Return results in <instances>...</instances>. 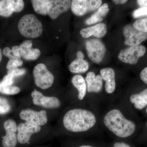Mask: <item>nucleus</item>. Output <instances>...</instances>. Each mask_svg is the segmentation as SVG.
Wrapping results in <instances>:
<instances>
[{
  "mask_svg": "<svg viewBox=\"0 0 147 147\" xmlns=\"http://www.w3.org/2000/svg\"><path fill=\"white\" fill-rule=\"evenodd\" d=\"M94 114L89 110L81 108L71 109L63 116V126L69 131L84 132L92 128L96 123Z\"/></svg>",
  "mask_w": 147,
  "mask_h": 147,
  "instance_id": "f257e3e1",
  "label": "nucleus"
},
{
  "mask_svg": "<svg viewBox=\"0 0 147 147\" xmlns=\"http://www.w3.org/2000/svg\"><path fill=\"white\" fill-rule=\"evenodd\" d=\"M103 121L110 131L121 138L129 137L136 129L134 123L125 118L121 112L117 109L110 110L107 113Z\"/></svg>",
  "mask_w": 147,
  "mask_h": 147,
  "instance_id": "f03ea898",
  "label": "nucleus"
},
{
  "mask_svg": "<svg viewBox=\"0 0 147 147\" xmlns=\"http://www.w3.org/2000/svg\"><path fill=\"white\" fill-rule=\"evenodd\" d=\"M18 28L20 34L28 38L38 37L43 31L42 24L33 14H26L23 16L18 22Z\"/></svg>",
  "mask_w": 147,
  "mask_h": 147,
  "instance_id": "7ed1b4c3",
  "label": "nucleus"
},
{
  "mask_svg": "<svg viewBox=\"0 0 147 147\" xmlns=\"http://www.w3.org/2000/svg\"><path fill=\"white\" fill-rule=\"evenodd\" d=\"M34 82L37 86L45 90L50 88L54 82L53 74L47 69L45 65L39 63L35 67L33 70Z\"/></svg>",
  "mask_w": 147,
  "mask_h": 147,
  "instance_id": "20e7f679",
  "label": "nucleus"
},
{
  "mask_svg": "<svg viewBox=\"0 0 147 147\" xmlns=\"http://www.w3.org/2000/svg\"><path fill=\"white\" fill-rule=\"evenodd\" d=\"M86 49L90 59L95 63L102 61L106 52L104 44L98 39L89 40L86 42Z\"/></svg>",
  "mask_w": 147,
  "mask_h": 147,
  "instance_id": "39448f33",
  "label": "nucleus"
},
{
  "mask_svg": "<svg viewBox=\"0 0 147 147\" xmlns=\"http://www.w3.org/2000/svg\"><path fill=\"white\" fill-rule=\"evenodd\" d=\"M21 119L37 126L46 124L48 121L47 113L45 110L36 111L30 108L23 109L19 114Z\"/></svg>",
  "mask_w": 147,
  "mask_h": 147,
  "instance_id": "423d86ee",
  "label": "nucleus"
},
{
  "mask_svg": "<svg viewBox=\"0 0 147 147\" xmlns=\"http://www.w3.org/2000/svg\"><path fill=\"white\" fill-rule=\"evenodd\" d=\"M146 52V48L143 45L130 46L121 50L119 53V59L125 63L131 65L138 62L139 58L143 57Z\"/></svg>",
  "mask_w": 147,
  "mask_h": 147,
  "instance_id": "0eeeda50",
  "label": "nucleus"
},
{
  "mask_svg": "<svg viewBox=\"0 0 147 147\" xmlns=\"http://www.w3.org/2000/svg\"><path fill=\"white\" fill-rule=\"evenodd\" d=\"M102 3L100 0H73L71 1V8L75 15L82 16L99 8Z\"/></svg>",
  "mask_w": 147,
  "mask_h": 147,
  "instance_id": "6e6552de",
  "label": "nucleus"
},
{
  "mask_svg": "<svg viewBox=\"0 0 147 147\" xmlns=\"http://www.w3.org/2000/svg\"><path fill=\"white\" fill-rule=\"evenodd\" d=\"M3 127L5 135L2 137V144L3 147H16L18 142L17 125L16 121L9 119L5 121Z\"/></svg>",
  "mask_w": 147,
  "mask_h": 147,
  "instance_id": "1a4fd4ad",
  "label": "nucleus"
},
{
  "mask_svg": "<svg viewBox=\"0 0 147 147\" xmlns=\"http://www.w3.org/2000/svg\"><path fill=\"white\" fill-rule=\"evenodd\" d=\"M71 3L69 0H47V15L51 19H57L61 14L69 9Z\"/></svg>",
  "mask_w": 147,
  "mask_h": 147,
  "instance_id": "9d476101",
  "label": "nucleus"
},
{
  "mask_svg": "<svg viewBox=\"0 0 147 147\" xmlns=\"http://www.w3.org/2000/svg\"><path fill=\"white\" fill-rule=\"evenodd\" d=\"M123 34L125 44L129 46L139 45L147 39V33L137 30L131 25H126L124 27Z\"/></svg>",
  "mask_w": 147,
  "mask_h": 147,
  "instance_id": "9b49d317",
  "label": "nucleus"
},
{
  "mask_svg": "<svg viewBox=\"0 0 147 147\" xmlns=\"http://www.w3.org/2000/svg\"><path fill=\"white\" fill-rule=\"evenodd\" d=\"M32 102L35 105H39L48 109L59 108L61 102L59 98L55 96H46L36 90L32 92Z\"/></svg>",
  "mask_w": 147,
  "mask_h": 147,
  "instance_id": "f8f14e48",
  "label": "nucleus"
},
{
  "mask_svg": "<svg viewBox=\"0 0 147 147\" xmlns=\"http://www.w3.org/2000/svg\"><path fill=\"white\" fill-rule=\"evenodd\" d=\"M41 127L25 122L17 125L18 142L22 144H28L33 134L39 132Z\"/></svg>",
  "mask_w": 147,
  "mask_h": 147,
  "instance_id": "ddd939ff",
  "label": "nucleus"
},
{
  "mask_svg": "<svg viewBox=\"0 0 147 147\" xmlns=\"http://www.w3.org/2000/svg\"><path fill=\"white\" fill-rule=\"evenodd\" d=\"M107 27L104 23H99L94 26L82 29L80 32V34L84 38H88L94 36L100 38L105 36L107 33Z\"/></svg>",
  "mask_w": 147,
  "mask_h": 147,
  "instance_id": "4468645a",
  "label": "nucleus"
},
{
  "mask_svg": "<svg viewBox=\"0 0 147 147\" xmlns=\"http://www.w3.org/2000/svg\"><path fill=\"white\" fill-rule=\"evenodd\" d=\"M32 42L31 40H26L20 45L21 57L27 60H35L40 55V51L37 48H32Z\"/></svg>",
  "mask_w": 147,
  "mask_h": 147,
  "instance_id": "2eb2a0df",
  "label": "nucleus"
},
{
  "mask_svg": "<svg viewBox=\"0 0 147 147\" xmlns=\"http://www.w3.org/2000/svg\"><path fill=\"white\" fill-rule=\"evenodd\" d=\"M100 76L105 82V89L108 94H112L115 90V74L111 67H105L100 71Z\"/></svg>",
  "mask_w": 147,
  "mask_h": 147,
  "instance_id": "dca6fc26",
  "label": "nucleus"
},
{
  "mask_svg": "<svg viewBox=\"0 0 147 147\" xmlns=\"http://www.w3.org/2000/svg\"><path fill=\"white\" fill-rule=\"evenodd\" d=\"M86 82L88 92L98 93L102 90L103 82L100 75L96 76L93 72L90 71L87 74Z\"/></svg>",
  "mask_w": 147,
  "mask_h": 147,
  "instance_id": "f3484780",
  "label": "nucleus"
},
{
  "mask_svg": "<svg viewBox=\"0 0 147 147\" xmlns=\"http://www.w3.org/2000/svg\"><path fill=\"white\" fill-rule=\"evenodd\" d=\"M109 11L108 4L107 3L103 4L98 9L96 12L93 14L90 17L87 19L86 21V24L90 25L101 22L108 13Z\"/></svg>",
  "mask_w": 147,
  "mask_h": 147,
  "instance_id": "a211bd4d",
  "label": "nucleus"
},
{
  "mask_svg": "<svg viewBox=\"0 0 147 147\" xmlns=\"http://www.w3.org/2000/svg\"><path fill=\"white\" fill-rule=\"evenodd\" d=\"M130 102L138 110H142L147 105V89L139 94L131 95L129 98Z\"/></svg>",
  "mask_w": 147,
  "mask_h": 147,
  "instance_id": "6ab92c4d",
  "label": "nucleus"
},
{
  "mask_svg": "<svg viewBox=\"0 0 147 147\" xmlns=\"http://www.w3.org/2000/svg\"><path fill=\"white\" fill-rule=\"evenodd\" d=\"M71 82L78 92V98L82 100L86 93L87 86L84 77L80 75H76L71 79Z\"/></svg>",
  "mask_w": 147,
  "mask_h": 147,
  "instance_id": "aec40b11",
  "label": "nucleus"
},
{
  "mask_svg": "<svg viewBox=\"0 0 147 147\" xmlns=\"http://www.w3.org/2000/svg\"><path fill=\"white\" fill-rule=\"evenodd\" d=\"M89 65L86 61L76 59L69 65V71L73 73H83L88 70Z\"/></svg>",
  "mask_w": 147,
  "mask_h": 147,
  "instance_id": "412c9836",
  "label": "nucleus"
},
{
  "mask_svg": "<svg viewBox=\"0 0 147 147\" xmlns=\"http://www.w3.org/2000/svg\"><path fill=\"white\" fill-rule=\"evenodd\" d=\"M13 12V5L11 0L0 1V16L8 17Z\"/></svg>",
  "mask_w": 147,
  "mask_h": 147,
  "instance_id": "4be33fe9",
  "label": "nucleus"
},
{
  "mask_svg": "<svg viewBox=\"0 0 147 147\" xmlns=\"http://www.w3.org/2000/svg\"><path fill=\"white\" fill-rule=\"evenodd\" d=\"M47 0H33L32 5L35 11L41 15H47Z\"/></svg>",
  "mask_w": 147,
  "mask_h": 147,
  "instance_id": "5701e85b",
  "label": "nucleus"
},
{
  "mask_svg": "<svg viewBox=\"0 0 147 147\" xmlns=\"http://www.w3.org/2000/svg\"><path fill=\"white\" fill-rule=\"evenodd\" d=\"M20 88L15 86H4L0 82V92L6 95H15L20 92Z\"/></svg>",
  "mask_w": 147,
  "mask_h": 147,
  "instance_id": "b1692460",
  "label": "nucleus"
},
{
  "mask_svg": "<svg viewBox=\"0 0 147 147\" xmlns=\"http://www.w3.org/2000/svg\"><path fill=\"white\" fill-rule=\"evenodd\" d=\"M133 26L139 31L147 33V18L138 19L134 22Z\"/></svg>",
  "mask_w": 147,
  "mask_h": 147,
  "instance_id": "393cba45",
  "label": "nucleus"
},
{
  "mask_svg": "<svg viewBox=\"0 0 147 147\" xmlns=\"http://www.w3.org/2000/svg\"><path fill=\"white\" fill-rule=\"evenodd\" d=\"M23 64V61L21 59L14 58L10 59L9 60L6 67L8 70L12 69L17 68L18 67L21 66Z\"/></svg>",
  "mask_w": 147,
  "mask_h": 147,
  "instance_id": "a878e982",
  "label": "nucleus"
},
{
  "mask_svg": "<svg viewBox=\"0 0 147 147\" xmlns=\"http://www.w3.org/2000/svg\"><path fill=\"white\" fill-rule=\"evenodd\" d=\"M10 110L11 106L8 101L5 99L0 98V115L7 114Z\"/></svg>",
  "mask_w": 147,
  "mask_h": 147,
  "instance_id": "bb28decb",
  "label": "nucleus"
},
{
  "mask_svg": "<svg viewBox=\"0 0 147 147\" xmlns=\"http://www.w3.org/2000/svg\"><path fill=\"white\" fill-rule=\"evenodd\" d=\"M13 12H21L24 7V2L22 0H11Z\"/></svg>",
  "mask_w": 147,
  "mask_h": 147,
  "instance_id": "cd10ccee",
  "label": "nucleus"
},
{
  "mask_svg": "<svg viewBox=\"0 0 147 147\" xmlns=\"http://www.w3.org/2000/svg\"><path fill=\"white\" fill-rule=\"evenodd\" d=\"M7 74H9L13 77L24 75L26 73V69H24L15 68L9 69L7 71Z\"/></svg>",
  "mask_w": 147,
  "mask_h": 147,
  "instance_id": "c85d7f7f",
  "label": "nucleus"
},
{
  "mask_svg": "<svg viewBox=\"0 0 147 147\" xmlns=\"http://www.w3.org/2000/svg\"><path fill=\"white\" fill-rule=\"evenodd\" d=\"M132 16L134 18L147 16V7H141L134 10L132 14Z\"/></svg>",
  "mask_w": 147,
  "mask_h": 147,
  "instance_id": "c756f323",
  "label": "nucleus"
},
{
  "mask_svg": "<svg viewBox=\"0 0 147 147\" xmlns=\"http://www.w3.org/2000/svg\"><path fill=\"white\" fill-rule=\"evenodd\" d=\"M13 77L9 74H7L3 77L1 83L4 86H11L13 83Z\"/></svg>",
  "mask_w": 147,
  "mask_h": 147,
  "instance_id": "7c9ffc66",
  "label": "nucleus"
},
{
  "mask_svg": "<svg viewBox=\"0 0 147 147\" xmlns=\"http://www.w3.org/2000/svg\"><path fill=\"white\" fill-rule=\"evenodd\" d=\"M3 54L5 57L8 58L9 59L16 58L13 56L11 50L8 47H6L5 48H4L3 51Z\"/></svg>",
  "mask_w": 147,
  "mask_h": 147,
  "instance_id": "2f4dec72",
  "label": "nucleus"
},
{
  "mask_svg": "<svg viewBox=\"0 0 147 147\" xmlns=\"http://www.w3.org/2000/svg\"><path fill=\"white\" fill-rule=\"evenodd\" d=\"M11 51L13 53V56L16 58L21 59V57L20 54V47L19 46L15 45L13 46L11 48Z\"/></svg>",
  "mask_w": 147,
  "mask_h": 147,
  "instance_id": "473e14b6",
  "label": "nucleus"
},
{
  "mask_svg": "<svg viewBox=\"0 0 147 147\" xmlns=\"http://www.w3.org/2000/svg\"><path fill=\"white\" fill-rule=\"evenodd\" d=\"M140 78L142 81L147 85V67L141 71Z\"/></svg>",
  "mask_w": 147,
  "mask_h": 147,
  "instance_id": "72a5a7b5",
  "label": "nucleus"
},
{
  "mask_svg": "<svg viewBox=\"0 0 147 147\" xmlns=\"http://www.w3.org/2000/svg\"><path fill=\"white\" fill-rule=\"evenodd\" d=\"M113 147H131L129 145L124 142H116Z\"/></svg>",
  "mask_w": 147,
  "mask_h": 147,
  "instance_id": "f704fd0d",
  "label": "nucleus"
},
{
  "mask_svg": "<svg viewBox=\"0 0 147 147\" xmlns=\"http://www.w3.org/2000/svg\"><path fill=\"white\" fill-rule=\"evenodd\" d=\"M137 2L138 4L141 7H147V0H138Z\"/></svg>",
  "mask_w": 147,
  "mask_h": 147,
  "instance_id": "c9c22d12",
  "label": "nucleus"
},
{
  "mask_svg": "<svg viewBox=\"0 0 147 147\" xmlns=\"http://www.w3.org/2000/svg\"><path fill=\"white\" fill-rule=\"evenodd\" d=\"M76 56H77V59H84V55L83 52L81 51H79L77 52V54H76Z\"/></svg>",
  "mask_w": 147,
  "mask_h": 147,
  "instance_id": "e433bc0d",
  "label": "nucleus"
},
{
  "mask_svg": "<svg viewBox=\"0 0 147 147\" xmlns=\"http://www.w3.org/2000/svg\"><path fill=\"white\" fill-rule=\"evenodd\" d=\"M113 1L116 4H123L125 3L127 1V0H114Z\"/></svg>",
  "mask_w": 147,
  "mask_h": 147,
  "instance_id": "4c0bfd02",
  "label": "nucleus"
},
{
  "mask_svg": "<svg viewBox=\"0 0 147 147\" xmlns=\"http://www.w3.org/2000/svg\"><path fill=\"white\" fill-rule=\"evenodd\" d=\"M2 59V50L0 49V62L1 61Z\"/></svg>",
  "mask_w": 147,
  "mask_h": 147,
  "instance_id": "58836bf2",
  "label": "nucleus"
},
{
  "mask_svg": "<svg viewBox=\"0 0 147 147\" xmlns=\"http://www.w3.org/2000/svg\"><path fill=\"white\" fill-rule=\"evenodd\" d=\"M79 147H94L92 146H89V145H82V146H80Z\"/></svg>",
  "mask_w": 147,
  "mask_h": 147,
  "instance_id": "ea45409f",
  "label": "nucleus"
},
{
  "mask_svg": "<svg viewBox=\"0 0 147 147\" xmlns=\"http://www.w3.org/2000/svg\"><path fill=\"white\" fill-rule=\"evenodd\" d=\"M146 113L147 114V108H146Z\"/></svg>",
  "mask_w": 147,
  "mask_h": 147,
  "instance_id": "a19ab883",
  "label": "nucleus"
},
{
  "mask_svg": "<svg viewBox=\"0 0 147 147\" xmlns=\"http://www.w3.org/2000/svg\"><path fill=\"white\" fill-rule=\"evenodd\" d=\"M146 125H147V123H146Z\"/></svg>",
  "mask_w": 147,
  "mask_h": 147,
  "instance_id": "79ce46f5",
  "label": "nucleus"
}]
</instances>
